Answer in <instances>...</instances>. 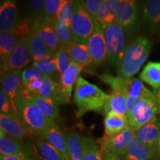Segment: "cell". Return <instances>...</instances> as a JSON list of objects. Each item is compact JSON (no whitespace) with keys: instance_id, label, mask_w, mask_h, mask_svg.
<instances>
[{"instance_id":"7","label":"cell","mask_w":160,"mask_h":160,"mask_svg":"<svg viewBox=\"0 0 160 160\" xmlns=\"http://www.w3.org/2000/svg\"><path fill=\"white\" fill-rule=\"evenodd\" d=\"M70 28L72 42L87 45L90 37L95 28V22L90 17L79 1H74Z\"/></svg>"},{"instance_id":"30","label":"cell","mask_w":160,"mask_h":160,"mask_svg":"<svg viewBox=\"0 0 160 160\" xmlns=\"http://www.w3.org/2000/svg\"><path fill=\"white\" fill-rule=\"evenodd\" d=\"M114 2L115 0H104L100 7L95 22L102 28L116 22Z\"/></svg>"},{"instance_id":"34","label":"cell","mask_w":160,"mask_h":160,"mask_svg":"<svg viewBox=\"0 0 160 160\" xmlns=\"http://www.w3.org/2000/svg\"><path fill=\"white\" fill-rule=\"evenodd\" d=\"M33 66L39 71L42 72L44 74L49 76L53 80L57 82L60 79V75L58 71L57 63L56 57L33 62Z\"/></svg>"},{"instance_id":"28","label":"cell","mask_w":160,"mask_h":160,"mask_svg":"<svg viewBox=\"0 0 160 160\" xmlns=\"http://www.w3.org/2000/svg\"><path fill=\"white\" fill-rule=\"evenodd\" d=\"M139 79L153 88L154 91L160 89V62H148L144 66Z\"/></svg>"},{"instance_id":"41","label":"cell","mask_w":160,"mask_h":160,"mask_svg":"<svg viewBox=\"0 0 160 160\" xmlns=\"http://www.w3.org/2000/svg\"><path fill=\"white\" fill-rule=\"evenodd\" d=\"M61 3L62 0H45L43 18L51 22L53 18L57 17Z\"/></svg>"},{"instance_id":"11","label":"cell","mask_w":160,"mask_h":160,"mask_svg":"<svg viewBox=\"0 0 160 160\" xmlns=\"http://www.w3.org/2000/svg\"><path fill=\"white\" fill-rule=\"evenodd\" d=\"M141 25L146 35L157 32L160 27V0H148L142 3Z\"/></svg>"},{"instance_id":"35","label":"cell","mask_w":160,"mask_h":160,"mask_svg":"<svg viewBox=\"0 0 160 160\" xmlns=\"http://www.w3.org/2000/svg\"><path fill=\"white\" fill-rule=\"evenodd\" d=\"M35 145L36 149L43 160H65L57 150L48 142L38 139Z\"/></svg>"},{"instance_id":"25","label":"cell","mask_w":160,"mask_h":160,"mask_svg":"<svg viewBox=\"0 0 160 160\" xmlns=\"http://www.w3.org/2000/svg\"><path fill=\"white\" fill-rule=\"evenodd\" d=\"M20 97V96H19ZM24 99H28L43 112L48 117L55 120L59 116V104L53 99H45L39 95L28 93L25 97H22Z\"/></svg>"},{"instance_id":"15","label":"cell","mask_w":160,"mask_h":160,"mask_svg":"<svg viewBox=\"0 0 160 160\" xmlns=\"http://www.w3.org/2000/svg\"><path fill=\"white\" fill-rule=\"evenodd\" d=\"M30 28L31 31L41 38L56 54V52L60 46L57 36L51 27V22L45 19L42 17L41 19L30 22Z\"/></svg>"},{"instance_id":"19","label":"cell","mask_w":160,"mask_h":160,"mask_svg":"<svg viewBox=\"0 0 160 160\" xmlns=\"http://www.w3.org/2000/svg\"><path fill=\"white\" fill-rule=\"evenodd\" d=\"M84 68L72 62L66 71L60 76L59 85L64 96L70 102L73 85H76L79 74Z\"/></svg>"},{"instance_id":"17","label":"cell","mask_w":160,"mask_h":160,"mask_svg":"<svg viewBox=\"0 0 160 160\" xmlns=\"http://www.w3.org/2000/svg\"><path fill=\"white\" fill-rule=\"evenodd\" d=\"M135 138L157 151L160 139V117H156L149 123L134 132Z\"/></svg>"},{"instance_id":"2","label":"cell","mask_w":160,"mask_h":160,"mask_svg":"<svg viewBox=\"0 0 160 160\" xmlns=\"http://www.w3.org/2000/svg\"><path fill=\"white\" fill-rule=\"evenodd\" d=\"M152 49V42L144 36H138L132 40L125 50L118 76L131 78L137 74L148 58Z\"/></svg>"},{"instance_id":"39","label":"cell","mask_w":160,"mask_h":160,"mask_svg":"<svg viewBox=\"0 0 160 160\" xmlns=\"http://www.w3.org/2000/svg\"><path fill=\"white\" fill-rule=\"evenodd\" d=\"M45 74L42 72L39 71L35 67L32 66L28 68H26L22 72V85H25L35 81V80H42Z\"/></svg>"},{"instance_id":"45","label":"cell","mask_w":160,"mask_h":160,"mask_svg":"<svg viewBox=\"0 0 160 160\" xmlns=\"http://www.w3.org/2000/svg\"><path fill=\"white\" fill-rule=\"evenodd\" d=\"M0 160H33L31 156H0Z\"/></svg>"},{"instance_id":"1","label":"cell","mask_w":160,"mask_h":160,"mask_svg":"<svg viewBox=\"0 0 160 160\" xmlns=\"http://www.w3.org/2000/svg\"><path fill=\"white\" fill-rule=\"evenodd\" d=\"M109 97L110 94L98 86L79 77L75 85L73 97V102L77 108V117H82L90 111L102 112Z\"/></svg>"},{"instance_id":"8","label":"cell","mask_w":160,"mask_h":160,"mask_svg":"<svg viewBox=\"0 0 160 160\" xmlns=\"http://www.w3.org/2000/svg\"><path fill=\"white\" fill-rule=\"evenodd\" d=\"M134 138V131L130 125L114 137H106L103 136L99 141L102 154L113 155L123 158Z\"/></svg>"},{"instance_id":"32","label":"cell","mask_w":160,"mask_h":160,"mask_svg":"<svg viewBox=\"0 0 160 160\" xmlns=\"http://www.w3.org/2000/svg\"><path fill=\"white\" fill-rule=\"evenodd\" d=\"M83 159L102 160V154L98 143L90 137H82Z\"/></svg>"},{"instance_id":"20","label":"cell","mask_w":160,"mask_h":160,"mask_svg":"<svg viewBox=\"0 0 160 160\" xmlns=\"http://www.w3.org/2000/svg\"><path fill=\"white\" fill-rule=\"evenodd\" d=\"M157 153L149 146L134 138L124 156V160H155Z\"/></svg>"},{"instance_id":"47","label":"cell","mask_w":160,"mask_h":160,"mask_svg":"<svg viewBox=\"0 0 160 160\" xmlns=\"http://www.w3.org/2000/svg\"><path fill=\"white\" fill-rule=\"evenodd\" d=\"M102 160H124L119 157L113 155H103Z\"/></svg>"},{"instance_id":"44","label":"cell","mask_w":160,"mask_h":160,"mask_svg":"<svg viewBox=\"0 0 160 160\" xmlns=\"http://www.w3.org/2000/svg\"><path fill=\"white\" fill-rule=\"evenodd\" d=\"M43 85V79L42 80H35V81L31 82L28 84V85H23L26 89L31 94L38 95L39 90L42 87Z\"/></svg>"},{"instance_id":"29","label":"cell","mask_w":160,"mask_h":160,"mask_svg":"<svg viewBox=\"0 0 160 160\" xmlns=\"http://www.w3.org/2000/svg\"><path fill=\"white\" fill-rule=\"evenodd\" d=\"M127 100L128 97L126 96L113 92L110 94L109 99L105 104L103 113H105V115L109 113H113L128 118V111Z\"/></svg>"},{"instance_id":"6","label":"cell","mask_w":160,"mask_h":160,"mask_svg":"<svg viewBox=\"0 0 160 160\" xmlns=\"http://www.w3.org/2000/svg\"><path fill=\"white\" fill-rule=\"evenodd\" d=\"M114 13L116 22L130 41L137 33L141 22L139 2L133 0H115Z\"/></svg>"},{"instance_id":"10","label":"cell","mask_w":160,"mask_h":160,"mask_svg":"<svg viewBox=\"0 0 160 160\" xmlns=\"http://www.w3.org/2000/svg\"><path fill=\"white\" fill-rule=\"evenodd\" d=\"M31 55L28 46L27 39H20L10 54L1 60V70L4 71H21L28 65Z\"/></svg>"},{"instance_id":"48","label":"cell","mask_w":160,"mask_h":160,"mask_svg":"<svg viewBox=\"0 0 160 160\" xmlns=\"http://www.w3.org/2000/svg\"><path fill=\"white\" fill-rule=\"evenodd\" d=\"M157 157L160 159V139L159 140V142H158V145H157Z\"/></svg>"},{"instance_id":"38","label":"cell","mask_w":160,"mask_h":160,"mask_svg":"<svg viewBox=\"0 0 160 160\" xmlns=\"http://www.w3.org/2000/svg\"><path fill=\"white\" fill-rule=\"evenodd\" d=\"M55 57L57 59L58 71H59V75L61 76L69 67L72 61L68 51L63 47H59L58 48L56 52Z\"/></svg>"},{"instance_id":"31","label":"cell","mask_w":160,"mask_h":160,"mask_svg":"<svg viewBox=\"0 0 160 160\" xmlns=\"http://www.w3.org/2000/svg\"><path fill=\"white\" fill-rule=\"evenodd\" d=\"M51 27L57 36L60 47L65 48L68 44L72 42L70 26L59 21L57 17L51 21Z\"/></svg>"},{"instance_id":"40","label":"cell","mask_w":160,"mask_h":160,"mask_svg":"<svg viewBox=\"0 0 160 160\" xmlns=\"http://www.w3.org/2000/svg\"><path fill=\"white\" fill-rule=\"evenodd\" d=\"M83 9L88 13V15L96 21L100 7L102 4V0H85V1H79Z\"/></svg>"},{"instance_id":"5","label":"cell","mask_w":160,"mask_h":160,"mask_svg":"<svg viewBox=\"0 0 160 160\" xmlns=\"http://www.w3.org/2000/svg\"><path fill=\"white\" fill-rule=\"evenodd\" d=\"M107 47V61L119 70L122 60L128 47V39L124 30L117 22L103 28Z\"/></svg>"},{"instance_id":"43","label":"cell","mask_w":160,"mask_h":160,"mask_svg":"<svg viewBox=\"0 0 160 160\" xmlns=\"http://www.w3.org/2000/svg\"><path fill=\"white\" fill-rule=\"evenodd\" d=\"M11 32L18 36L19 39H27L28 36L31 32L28 19L26 18L25 19L20 21V22L18 24L17 27Z\"/></svg>"},{"instance_id":"42","label":"cell","mask_w":160,"mask_h":160,"mask_svg":"<svg viewBox=\"0 0 160 160\" xmlns=\"http://www.w3.org/2000/svg\"><path fill=\"white\" fill-rule=\"evenodd\" d=\"M0 113L5 115L19 116L15 110L13 109L8 97L2 90L0 91Z\"/></svg>"},{"instance_id":"24","label":"cell","mask_w":160,"mask_h":160,"mask_svg":"<svg viewBox=\"0 0 160 160\" xmlns=\"http://www.w3.org/2000/svg\"><path fill=\"white\" fill-rule=\"evenodd\" d=\"M72 62L85 68L91 65L92 62L87 45L71 42L65 48Z\"/></svg>"},{"instance_id":"16","label":"cell","mask_w":160,"mask_h":160,"mask_svg":"<svg viewBox=\"0 0 160 160\" xmlns=\"http://www.w3.org/2000/svg\"><path fill=\"white\" fill-rule=\"evenodd\" d=\"M19 22V13L14 2L10 0L2 2L0 7V32H11Z\"/></svg>"},{"instance_id":"26","label":"cell","mask_w":160,"mask_h":160,"mask_svg":"<svg viewBox=\"0 0 160 160\" xmlns=\"http://www.w3.org/2000/svg\"><path fill=\"white\" fill-rule=\"evenodd\" d=\"M129 125L128 119L113 113L105 115L104 119L105 134L106 137H112L124 131Z\"/></svg>"},{"instance_id":"3","label":"cell","mask_w":160,"mask_h":160,"mask_svg":"<svg viewBox=\"0 0 160 160\" xmlns=\"http://www.w3.org/2000/svg\"><path fill=\"white\" fill-rule=\"evenodd\" d=\"M16 105L20 119L32 135L40 137L44 131L56 124L55 120L48 117L28 99L17 96Z\"/></svg>"},{"instance_id":"33","label":"cell","mask_w":160,"mask_h":160,"mask_svg":"<svg viewBox=\"0 0 160 160\" xmlns=\"http://www.w3.org/2000/svg\"><path fill=\"white\" fill-rule=\"evenodd\" d=\"M20 39L12 32L0 33V55L1 60L5 59L15 48Z\"/></svg>"},{"instance_id":"27","label":"cell","mask_w":160,"mask_h":160,"mask_svg":"<svg viewBox=\"0 0 160 160\" xmlns=\"http://www.w3.org/2000/svg\"><path fill=\"white\" fill-rule=\"evenodd\" d=\"M69 160L83 159L82 137L75 131H68L64 133Z\"/></svg>"},{"instance_id":"37","label":"cell","mask_w":160,"mask_h":160,"mask_svg":"<svg viewBox=\"0 0 160 160\" xmlns=\"http://www.w3.org/2000/svg\"><path fill=\"white\" fill-rule=\"evenodd\" d=\"M45 1L44 0H31L28 2V19L30 22L41 19L44 14Z\"/></svg>"},{"instance_id":"46","label":"cell","mask_w":160,"mask_h":160,"mask_svg":"<svg viewBox=\"0 0 160 160\" xmlns=\"http://www.w3.org/2000/svg\"><path fill=\"white\" fill-rule=\"evenodd\" d=\"M153 93L155 95V101L157 107L158 113L160 115V89L157 91H153Z\"/></svg>"},{"instance_id":"21","label":"cell","mask_w":160,"mask_h":160,"mask_svg":"<svg viewBox=\"0 0 160 160\" xmlns=\"http://www.w3.org/2000/svg\"><path fill=\"white\" fill-rule=\"evenodd\" d=\"M40 137L54 147L64 158V159L69 160L65 136L64 133H62L61 130L57 125V124L44 131Z\"/></svg>"},{"instance_id":"22","label":"cell","mask_w":160,"mask_h":160,"mask_svg":"<svg viewBox=\"0 0 160 160\" xmlns=\"http://www.w3.org/2000/svg\"><path fill=\"white\" fill-rule=\"evenodd\" d=\"M28 156L29 152L21 142L13 139L0 129V156Z\"/></svg>"},{"instance_id":"9","label":"cell","mask_w":160,"mask_h":160,"mask_svg":"<svg viewBox=\"0 0 160 160\" xmlns=\"http://www.w3.org/2000/svg\"><path fill=\"white\" fill-rule=\"evenodd\" d=\"M158 110L154 99H140L128 112L129 125L137 131L157 117Z\"/></svg>"},{"instance_id":"13","label":"cell","mask_w":160,"mask_h":160,"mask_svg":"<svg viewBox=\"0 0 160 160\" xmlns=\"http://www.w3.org/2000/svg\"><path fill=\"white\" fill-rule=\"evenodd\" d=\"M21 71H4L1 70V90L7 95L13 109L18 113L16 105L17 93L22 85Z\"/></svg>"},{"instance_id":"4","label":"cell","mask_w":160,"mask_h":160,"mask_svg":"<svg viewBox=\"0 0 160 160\" xmlns=\"http://www.w3.org/2000/svg\"><path fill=\"white\" fill-rule=\"evenodd\" d=\"M104 83L108 85L113 92L121 93L128 98L138 99H154L155 95L145 87L142 82L135 77L124 78L111 74L97 75Z\"/></svg>"},{"instance_id":"18","label":"cell","mask_w":160,"mask_h":160,"mask_svg":"<svg viewBox=\"0 0 160 160\" xmlns=\"http://www.w3.org/2000/svg\"><path fill=\"white\" fill-rule=\"evenodd\" d=\"M27 42L31 59L33 62L55 57V53L33 32L31 31L28 36Z\"/></svg>"},{"instance_id":"14","label":"cell","mask_w":160,"mask_h":160,"mask_svg":"<svg viewBox=\"0 0 160 160\" xmlns=\"http://www.w3.org/2000/svg\"><path fill=\"white\" fill-rule=\"evenodd\" d=\"M0 129L13 139L21 141L31 133L19 116L0 113Z\"/></svg>"},{"instance_id":"36","label":"cell","mask_w":160,"mask_h":160,"mask_svg":"<svg viewBox=\"0 0 160 160\" xmlns=\"http://www.w3.org/2000/svg\"><path fill=\"white\" fill-rule=\"evenodd\" d=\"M74 1L71 0H62L57 14V18L59 21L62 22L70 26L71 19L73 12Z\"/></svg>"},{"instance_id":"23","label":"cell","mask_w":160,"mask_h":160,"mask_svg":"<svg viewBox=\"0 0 160 160\" xmlns=\"http://www.w3.org/2000/svg\"><path fill=\"white\" fill-rule=\"evenodd\" d=\"M38 95L45 99L54 100L59 105H65L70 102L64 96L59 82L47 75L44 77L42 87L39 90Z\"/></svg>"},{"instance_id":"12","label":"cell","mask_w":160,"mask_h":160,"mask_svg":"<svg viewBox=\"0 0 160 160\" xmlns=\"http://www.w3.org/2000/svg\"><path fill=\"white\" fill-rule=\"evenodd\" d=\"M93 66H99L107 60V47L102 28L95 22V28L87 43Z\"/></svg>"}]
</instances>
